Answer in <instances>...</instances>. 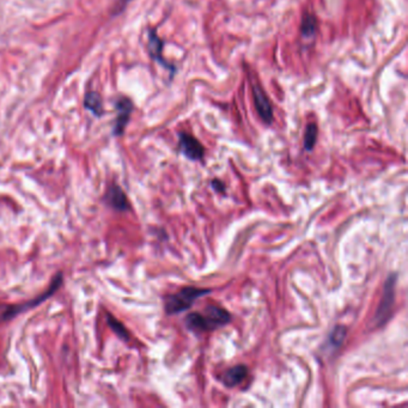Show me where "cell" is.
I'll return each mask as SVG.
<instances>
[{
  "label": "cell",
  "mask_w": 408,
  "mask_h": 408,
  "mask_svg": "<svg viewBox=\"0 0 408 408\" xmlns=\"http://www.w3.org/2000/svg\"><path fill=\"white\" fill-rule=\"evenodd\" d=\"M104 201L105 204L110 206V207L117 210V211H127L129 210V203L125 192L122 191V188L117 184H112L109 186L105 196H104Z\"/></svg>",
  "instance_id": "7"
},
{
  "label": "cell",
  "mask_w": 408,
  "mask_h": 408,
  "mask_svg": "<svg viewBox=\"0 0 408 408\" xmlns=\"http://www.w3.org/2000/svg\"><path fill=\"white\" fill-rule=\"evenodd\" d=\"M317 126L315 124H309L305 129V147L307 151H312L316 144Z\"/></svg>",
  "instance_id": "14"
},
{
  "label": "cell",
  "mask_w": 408,
  "mask_h": 408,
  "mask_svg": "<svg viewBox=\"0 0 408 408\" xmlns=\"http://www.w3.org/2000/svg\"><path fill=\"white\" fill-rule=\"evenodd\" d=\"M61 284H63V273L59 272L50 282V286H48L46 291L40 293V296L36 297V298L21 303V305H0V322L13 320L17 315H20L21 312H27L29 309L35 308V307L41 305L42 302H45L50 296H53V293L61 286Z\"/></svg>",
  "instance_id": "2"
},
{
  "label": "cell",
  "mask_w": 408,
  "mask_h": 408,
  "mask_svg": "<svg viewBox=\"0 0 408 408\" xmlns=\"http://www.w3.org/2000/svg\"><path fill=\"white\" fill-rule=\"evenodd\" d=\"M396 275H391L388 278L384 286V298L379 303V309L376 312V322L377 325H384L391 316L393 303H394V286H395Z\"/></svg>",
  "instance_id": "4"
},
{
  "label": "cell",
  "mask_w": 408,
  "mask_h": 408,
  "mask_svg": "<svg viewBox=\"0 0 408 408\" xmlns=\"http://www.w3.org/2000/svg\"><path fill=\"white\" fill-rule=\"evenodd\" d=\"M107 319H108L109 327L117 334V337H121V339H124V340L127 342L129 339V332H127L125 326L122 325L120 321L117 320V319L112 316V315H110V314H107Z\"/></svg>",
  "instance_id": "13"
},
{
  "label": "cell",
  "mask_w": 408,
  "mask_h": 408,
  "mask_svg": "<svg viewBox=\"0 0 408 408\" xmlns=\"http://www.w3.org/2000/svg\"><path fill=\"white\" fill-rule=\"evenodd\" d=\"M85 107L92 110L95 115L100 117L102 114V101L101 97L96 92H89L87 97H85Z\"/></svg>",
  "instance_id": "12"
},
{
  "label": "cell",
  "mask_w": 408,
  "mask_h": 408,
  "mask_svg": "<svg viewBox=\"0 0 408 408\" xmlns=\"http://www.w3.org/2000/svg\"><path fill=\"white\" fill-rule=\"evenodd\" d=\"M149 52L154 60H157L159 63L162 64L163 66L167 67L173 73L175 72V67L167 63L163 58V41L159 38L157 33L154 30H151L149 33Z\"/></svg>",
  "instance_id": "9"
},
{
  "label": "cell",
  "mask_w": 408,
  "mask_h": 408,
  "mask_svg": "<svg viewBox=\"0 0 408 408\" xmlns=\"http://www.w3.org/2000/svg\"><path fill=\"white\" fill-rule=\"evenodd\" d=\"M180 150L191 159V161H199L204 157L205 149L201 143L196 138L188 133H180Z\"/></svg>",
  "instance_id": "5"
},
{
  "label": "cell",
  "mask_w": 408,
  "mask_h": 408,
  "mask_svg": "<svg viewBox=\"0 0 408 408\" xmlns=\"http://www.w3.org/2000/svg\"><path fill=\"white\" fill-rule=\"evenodd\" d=\"M129 0H120V3L122 5H126L127 4V3H129Z\"/></svg>",
  "instance_id": "17"
},
{
  "label": "cell",
  "mask_w": 408,
  "mask_h": 408,
  "mask_svg": "<svg viewBox=\"0 0 408 408\" xmlns=\"http://www.w3.org/2000/svg\"><path fill=\"white\" fill-rule=\"evenodd\" d=\"M253 95H254L255 108L258 110V115L263 119L267 125H271L273 121V109L271 102L267 97L266 92H263L261 87L254 85L253 87Z\"/></svg>",
  "instance_id": "6"
},
{
  "label": "cell",
  "mask_w": 408,
  "mask_h": 408,
  "mask_svg": "<svg viewBox=\"0 0 408 408\" xmlns=\"http://www.w3.org/2000/svg\"><path fill=\"white\" fill-rule=\"evenodd\" d=\"M248 375V369L246 365H236L225 372L224 384L226 387H235L241 384Z\"/></svg>",
  "instance_id": "10"
},
{
  "label": "cell",
  "mask_w": 408,
  "mask_h": 408,
  "mask_svg": "<svg viewBox=\"0 0 408 408\" xmlns=\"http://www.w3.org/2000/svg\"><path fill=\"white\" fill-rule=\"evenodd\" d=\"M212 187L216 189L217 192H224V184L219 181V180H213Z\"/></svg>",
  "instance_id": "16"
},
{
  "label": "cell",
  "mask_w": 408,
  "mask_h": 408,
  "mask_svg": "<svg viewBox=\"0 0 408 408\" xmlns=\"http://www.w3.org/2000/svg\"><path fill=\"white\" fill-rule=\"evenodd\" d=\"M117 117L115 124V134L121 136L125 131L126 126L129 124V115L133 109V104L129 99H120L117 101Z\"/></svg>",
  "instance_id": "8"
},
{
  "label": "cell",
  "mask_w": 408,
  "mask_h": 408,
  "mask_svg": "<svg viewBox=\"0 0 408 408\" xmlns=\"http://www.w3.org/2000/svg\"><path fill=\"white\" fill-rule=\"evenodd\" d=\"M346 337V328L344 326H337L330 334V342L334 345H342Z\"/></svg>",
  "instance_id": "15"
},
{
  "label": "cell",
  "mask_w": 408,
  "mask_h": 408,
  "mask_svg": "<svg viewBox=\"0 0 408 408\" xmlns=\"http://www.w3.org/2000/svg\"><path fill=\"white\" fill-rule=\"evenodd\" d=\"M231 315L225 309L217 305H208L205 314L192 312L186 317L187 327L198 332H208L229 323Z\"/></svg>",
  "instance_id": "1"
},
{
  "label": "cell",
  "mask_w": 408,
  "mask_h": 408,
  "mask_svg": "<svg viewBox=\"0 0 408 408\" xmlns=\"http://www.w3.org/2000/svg\"><path fill=\"white\" fill-rule=\"evenodd\" d=\"M210 292L211 290H208V289L193 288V286L184 288L175 295L168 297L167 302H166V312L170 315L186 312L192 307L193 303L198 298L206 296Z\"/></svg>",
  "instance_id": "3"
},
{
  "label": "cell",
  "mask_w": 408,
  "mask_h": 408,
  "mask_svg": "<svg viewBox=\"0 0 408 408\" xmlns=\"http://www.w3.org/2000/svg\"><path fill=\"white\" fill-rule=\"evenodd\" d=\"M316 18H315V16L307 13V15L303 17L302 24H300V31H302V35H303L305 38H312V36L315 35V33H316Z\"/></svg>",
  "instance_id": "11"
}]
</instances>
